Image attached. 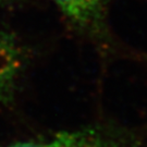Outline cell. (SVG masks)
Wrapping results in <instances>:
<instances>
[{
  "instance_id": "cell-1",
  "label": "cell",
  "mask_w": 147,
  "mask_h": 147,
  "mask_svg": "<svg viewBox=\"0 0 147 147\" xmlns=\"http://www.w3.org/2000/svg\"><path fill=\"white\" fill-rule=\"evenodd\" d=\"M7 147H129L124 141L96 127L59 132L53 136L14 143Z\"/></svg>"
},
{
  "instance_id": "cell-2",
  "label": "cell",
  "mask_w": 147,
  "mask_h": 147,
  "mask_svg": "<svg viewBox=\"0 0 147 147\" xmlns=\"http://www.w3.org/2000/svg\"><path fill=\"white\" fill-rule=\"evenodd\" d=\"M24 70V53L9 33L0 30V101L7 100L16 89Z\"/></svg>"
},
{
  "instance_id": "cell-3",
  "label": "cell",
  "mask_w": 147,
  "mask_h": 147,
  "mask_svg": "<svg viewBox=\"0 0 147 147\" xmlns=\"http://www.w3.org/2000/svg\"><path fill=\"white\" fill-rule=\"evenodd\" d=\"M75 26L100 33L105 24L109 0H51Z\"/></svg>"
},
{
  "instance_id": "cell-4",
  "label": "cell",
  "mask_w": 147,
  "mask_h": 147,
  "mask_svg": "<svg viewBox=\"0 0 147 147\" xmlns=\"http://www.w3.org/2000/svg\"><path fill=\"white\" fill-rule=\"evenodd\" d=\"M3 1H5V0H0V5H1V3L3 2Z\"/></svg>"
}]
</instances>
